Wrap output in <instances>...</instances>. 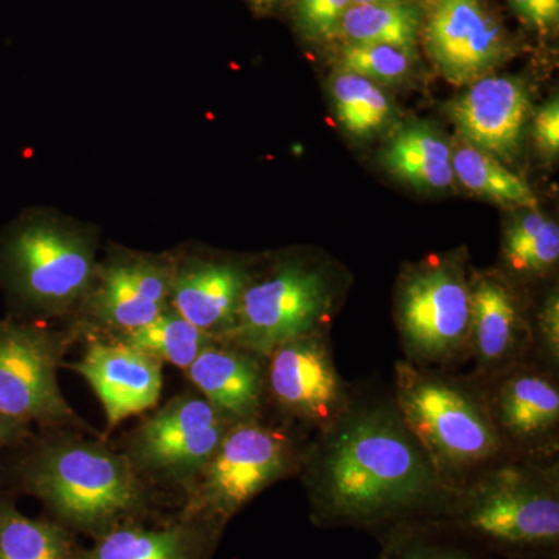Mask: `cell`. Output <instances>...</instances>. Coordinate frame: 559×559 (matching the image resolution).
Instances as JSON below:
<instances>
[{
    "instance_id": "obj_1",
    "label": "cell",
    "mask_w": 559,
    "mask_h": 559,
    "mask_svg": "<svg viewBox=\"0 0 559 559\" xmlns=\"http://www.w3.org/2000/svg\"><path fill=\"white\" fill-rule=\"evenodd\" d=\"M319 528L382 533L437 520L450 492L393 399L353 396L305 444L297 473Z\"/></svg>"
},
{
    "instance_id": "obj_2",
    "label": "cell",
    "mask_w": 559,
    "mask_h": 559,
    "mask_svg": "<svg viewBox=\"0 0 559 559\" xmlns=\"http://www.w3.org/2000/svg\"><path fill=\"white\" fill-rule=\"evenodd\" d=\"M0 487L31 496L44 514L92 540L128 524L175 516L178 503L140 479L130 460L103 433L35 429L0 451Z\"/></svg>"
},
{
    "instance_id": "obj_3",
    "label": "cell",
    "mask_w": 559,
    "mask_h": 559,
    "mask_svg": "<svg viewBox=\"0 0 559 559\" xmlns=\"http://www.w3.org/2000/svg\"><path fill=\"white\" fill-rule=\"evenodd\" d=\"M430 524L507 559L558 557V459L500 460L452 492Z\"/></svg>"
},
{
    "instance_id": "obj_4",
    "label": "cell",
    "mask_w": 559,
    "mask_h": 559,
    "mask_svg": "<svg viewBox=\"0 0 559 559\" xmlns=\"http://www.w3.org/2000/svg\"><path fill=\"white\" fill-rule=\"evenodd\" d=\"M393 384L392 399L401 418L450 496L480 471L511 457L473 374L454 377L401 359Z\"/></svg>"
},
{
    "instance_id": "obj_5",
    "label": "cell",
    "mask_w": 559,
    "mask_h": 559,
    "mask_svg": "<svg viewBox=\"0 0 559 559\" xmlns=\"http://www.w3.org/2000/svg\"><path fill=\"white\" fill-rule=\"evenodd\" d=\"M97 237L64 219L24 215L0 234L9 318L72 325L98 267Z\"/></svg>"
},
{
    "instance_id": "obj_6",
    "label": "cell",
    "mask_w": 559,
    "mask_h": 559,
    "mask_svg": "<svg viewBox=\"0 0 559 559\" xmlns=\"http://www.w3.org/2000/svg\"><path fill=\"white\" fill-rule=\"evenodd\" d=\"M307 441L299 430L267 415L231 425L187 496L180 516L226 532L264 489L297 476Z\"/></svg>"
},
{
    "instance_id": "obj_7",
    "label": "cell",
    "mask_w": 559,
    "mask_h": 559,
    "mask_svg": "<svg viewBox=\"0 0 559 559\" xmlns=\"http://www.w3.org/2000/svg\"><path fill=\"white\" fill-rule=\"evenodd\" d=\"M340 297V283L326 264L280 259L266 271L252 272L234 325L221 342L264 359L285 342L329 334Z\"/></svg>"
},
{
    "instance_id": "obj_8",
    "label": "cell",
    "mask_w": 559,
    "mask_h": 559,
    "mask_svg": "<svg viewBox=\"0 0 559 559\" xmlns=\"http://www.w3.org/2000/svg\"><path fill=\"white\" fill-rule=\"evenodd\" d=\"M230 426L191 385L154 407L114 447L130 460L140 479L182 509Z\"/></svg>"
},
{
    "instance_id": "obj_9",
    "label": "cell",
    "mask_w": 559,
    "mask_h": 559,
    "mask_svg": "<svg viewBox=\"0 0 559 559\" xmlns=\"http://www.w3.org/2000/svg\"><path fill=\"white\" fill-rule=\"evenodd\" d=\"M395 322L411 362L448 370L469 359L471 289L460 257H430L404 272Z\"/></svg>"
},
{
    "instance_id": "obj_10",
    "label": "cell",
    "mask_w": 559,
    "mask_h": 559,
    "mask_svg": "<svg viewBox=\"0 0 559 559\" xmlns=\"http://www.w3.org/2000/svg\"><path fill=\"white\" fill-rule=\"evenodd\" d=\"M72 325L0 319V412L33 429L98 433L62 396L58 370L76 342Z\"/></svg>"
},
{
    "instance_id": "obj_11",
    "label": "cell",
    "mask_w": 559,
    "mask_h": 559,
    "mask_svg": "<svg viewBox=\"0 0 559 559\" xmlns=\"http://www.w3.org/2000/svg\"><path fill=\"white\" fill-rule=\"evenodd\" d=\"M264 380L267 411L304 436L329 428L355 396L334 362L329 334H308L272 349Z\"/></svg>"
},
{
    "instance_id": "obj_12",
    "label": "cell",
    "mask_w": 559,
    "mask_h": 559,
    "mask_svg": "<svg viewBox=\"0 0 559 559\" xmlns=\"http://www.w3.org/2000/svg\"><path fill=\"white\" fill-rule=\"evenodd\" d=\"M176 259L114 250L98 261L94 283L73 329L86 337L119 336L146 325L170 307Z\"/></svg>"
},
{
    "instance_id": "obj_13",
    "label": "cell",
    "mask_w": 559,
    "mask_h": 559,
    "mask_svg": "<svg viewBox=\"0 0 559 559\" xmlns=\"http://www.w3.org/2000/svg\"><path fill=\"white\" fill-rule=\"evenodd\" d=\"M477 381L511 457L558 459L557 373L528 358L496 377Z\"/></svg>"
},
{
    "instance_id": "obj_14",
    "label": "cell",
    "mask_w": 559,
    "mask_h": 559,
    "mask_svg": "<svg viewBox=\"0 0 559 559\" xmlns=\"http://www.w3.org/2000/svg\"><path fill=\"white\" fill-rule=\"evenodd\" d=\"M421 40L443 79L469 86L509 60V33L481 0H429Z\"/></svg>"
},
{
    "instance_id": "obj_15",
    "label": "cell",
    "mask_w": 559,
    "mask_h": 559,
    "mask_svg": "<svg viewBox=\"0 0 559 559\" xmlns=\"http://www.w3.org/2000/svg\"><path fill=\"white\" fill-rule=\"evenodd\" d=\"M84 353L75 362H62V369L79 373L94 390L105 407L108 439L123 419L154 409L164 388V362L106 337H86Z\"/></svg>"
},
{
    "instance_id": "obj_16",
    "label": "cell",
    "mask_w": 559,
    "mask_h": 559,
    "mask_svg": "<svg viewBox=\"0 0 559 559\" xmlns=\"http://www.w3.org/2000/svg\"><path fill=\"white\" fill-rule=\"evenodd\" d=\"M469 289L473 377L488 380L532 358L528 312L513 282L484 272L469 280Z\"/></svg>"
},
{
    "instance_id": "obj_17",
    "label": "cell",
    "mask_w": 559,
    "mask_h": 559,
    "mask_svg": "<svg viewBox=\"0 0 559 559\" xmlns=\"http://www.w3.org/2000/svg\"><path fill=\"white\" fill-rule=\"evenodd\" d=\"M447 112L460 139L496 159L511 162L521 151L532 116V98L521 79L487 75L471 83L450 103Z\"/></svg>"
},
{
    "instance_id": "obj_18",
    "label": "cell",
    "mask_w": 559,
    "mask_h": 559,
    "mask_svg": "<svg viewBox=\"0 0 559 559\" xmlns=\"http://www.w3.org/2000/svg\"><path fill=\"white\" fill-rule=\"evenodd\" d=\"M175 259L171 307L198 329L223 341L234 325L253 271L240 260Z\"/></svg>"
},
{
    "instance_id": "obj_19",
    "label": "cell",
    "mask_w": 559,
    "mask_h": 559,
    "mask_svg": "<svg viewBox=\"0 0 559 559\" xmlns=\"http://www.w3.org/2000/svg\"><path fill=\"white\" fill-rule=\"evenodd\" d=\"M183 373L230 425L266 417L264 359L248 349L216 342Z\"/></svg>"
},
{
    "instance_id": "obj_20",
    "label": "cell",
    "mask_w": 559,
    "mask_h": 559,
    "mask_svg": "<svg viewBox=\"0 0 559 559\" xmlns=\"http://www.w3.org/2000/svg\"><path fill=\"white\" fill-rule=\"evenodd\" d=\"M224 532L193 520L175 516L153 524H128L80 547L79 559H212Z\"/></svg>"
},
{
    "instance_id": "obj_21",
    "label": "cell",
    "mask_w": 559,
    "mask_h": 559,
    "mask_svg": "<svg viewBox=\"0 0 559 559\" xmlns=\"http://www.w3.org/2000/svg\"><path fill=\"white\" fill-rule=\"evenodd\" d=\"M381 159L395 178L418 190H447L454 182L450 142L425 121L401 128L382 151Z\"/></svg>"
},
{
    "instance_id": "obj_22",
    "label": "cell",
    "mask_w": 559,
    "mask_h": 559,
    "mask_svg": "<svg viewBox=\"0 0 559 559\" xmlns=\"http://www.w3.org/2000/svg\"><path fill=\"white\" fill-rule=\"evenodd\" d=\"M79 536L47 514L28 518L0 487V559H79Z\"/></svg>"
},
{
    "instance_id": "obj_23",
    "label": "cell",
    "mask_w": 559,
    "mask_h": 559,
    "mask_svg": "<svg viewBox=\"0 0 559 559\" xmlns=\"http://www.w3.org/2000/svg\"><path fill=\"white\" fill-rule=\"evenodd\" d=\"M423 13L417 2L352 5L336 35L344 36L347 44H380L415 55L421 39Z\"/></svg>"
},
{
    "instance_id": "obj_24",
    "label": "cell",
    "mask_w": 559,
    "mask_h": 559,
    "mask_svg": "<svg viewBox=\"0 0 559 559\" xmlns=\"http://www.w3.org/2000/svg\"><path fill=\"white\" fill-rule=\"evenodd\" d=\"M502 261L513 280L546 278L559 261V227L543 213L525 212L503 234Z\"/></svg>"
},
{
    "instance_id": "obj_25",
    "label": "cell",
    "mask_w": 559,
    "mask_h": 559,
    "mask_svg": "<svg viewBox=\"0 0 559 559\" xmlns=\"http://www.w3.org/2000/svg\"><path fill=\"white\" fill-rule=\"evenodd\" d=\"M452 168L460 183L477 197L507 207H538L535 193L521 176L509 170L502 160L465 140L460 139L457 148L452 151Z\"/></svg>"
},
{
    "instance_id": "obj_26",
    "label": "cell",
    "mask_w": 559,
    "mask_h": 559,
    "mask_svg": "<svg viewBox=\"0 0 559 559\" xmlns=\"http://www.w3.org/2000/svg\"><path fill=\"white\" fill-rule=\"evenodd\" d=\"M110 340L130 345L182 371L189 369L204 349L219 342L183 319L171 305L146 325Z\"/></svg>"
},
{
    "instance_id": "obj_27",
    "label": "cell",
    "mask_w": 559,
    "mask_h": 559,
    "mask_svg": "<svg viewBox=\"0 0 559 559\" xmlns=\"http://www.w3.org/2000/svg\"><path fill=\"white\" fill-rule=\"evenodd\" d=\"M331 97L337 120L355 138L377 134L392 117V103L385 92L355 73H337L331 81Z\"/></svg>"
},
{
    "instance_id": "obj_28",
    "label": "cell",
    "mask_w": 559,
    "mask_h": 559,
    "mask_svg": "<svg viewBox=\"0 0 559 559\" xmlns=\"http://www.w3.org/2000/svg\"><path fill=\"white\" fill-rule=\"evenodd\" d=\"M377 559H484L471 544L430 522H409L380 536Z\"/></svg>"
},
{
    "instance_id": "obj_29",
    "label": "cell",
    "mask_w": 559,
    "mask_h": 559,
    "mask_svg": "<svg viewBox=\"0 0 559 559\" xmlns=\"http://www.w3.org/2000/svg\"><path fill=\"white\" fill-rule=\"evenodd\" d=\"M415 55L380 44H345L341 68L373 83H400L412 72Z\"/></svg>"
},
{
    "instance_id": "obj_30",
    "label": "cell",
    "mask_w": 559,
    "mask_h": 559,
    "mask_svg": "<svg viewBox=\"0 0 559 559\" xmlns=\"http://www.w3.org/2000/svg\"><path fill=\"white\" fill-rule=\"evenodd\" d=\"M532 359L544 369L558 374L559 370V294L550 288L544 294L535 316L530 318Z\"/></svg>"
},
{
    "instance_id": "obj_31",
    "label": "cell",
    "mask_w": 559,
    "mask_h": 559,
    "mask_svg": "<svg viewBox=\"0 0 559 559\" xmlns=\"http://www.w3.org/2000/svg\"><path fill=\"white\" fill-rule=\"evenodd\" d=\"M352 7V0H319L318 7L300 28L307 38L325 39L336 35L345 11Z\"/></svg>"
},
{
    "instance_id": "obj_32",
    "label": "cell",
    "mask_w": 559,
    "mask_h": 559,
    "mask_svg": "<svg viewBox=\"0 0 559 559\" xmlns=\"http://www.w3.org/2000/svg\"><path fill=\"white\" fill-rule=\"evenodd\" d=\"M533 138L540 153L555 157L559 151V102L551 98L536 110L533 119Z\"/></svg>"
},
{
    "instance_id": "obj_33",
    "label": "cell",
    "mask_w": 559,
    "mask_h": 559,
    "mask_svg": "<svg viewBox=\"0 0 559 559\" xmlns=\"http://www.w3.org/2000/svg\"><path fill=\"white\" fill-rule=\"evenodd\" d=\"M510 3L522 20L540 32L558 24L559 0H510Z\"/></svg>"
},
{
    "instance_id": "obj_34",
    "label": "cell",
    "mask_w": 559,
    "mask_h": 559,
    "mask_svg": "<svg viewBox=\"0 0 559 559\" xmlns=\"http://www.w3.org/2000/svg\"><path fill=\"white\" fill-rule=\"evenodd\" d=\"M31 426L20 425L0 412V451L16 447L33 432Z\"/></svg>"
},
{
    "instance_id": "obj_35",
    "label": "cell",
    "mask_w": 559,
    "mask_h": 559,
    "mask_svg": "<svg viewBox=\"0 0 559 559\" xmlns=\"http://www.w3.org/2000/svg\"><path fill=\"white\" fill-rule=\"evenodd\" d=\"M318 3L319 0H294V17H296L299 28L304 27Z\"/></svg>"
},
{
    "instance_id": "obj_36",
    "label": "cell",
    "mask_w": 559,
    "mask_h": 559,
    "mask_svg": "<svg viewBox=\"0 0 559 559\" xmlns=\"http://www.w3.org/2000/svg\"><path fill=\"white\" fill-rule=\"evenodd\" d=\"M255 9L259 10H270L272 7L277 5L280 0H249Z\"/></svg>"
},
{
    "instance_id": "obj_37",
    "label": "cell",
    "mask_w": 559,
    "mask_h": 559,
    "mask_svg": "<svg viewBox=\"0 0 559 559\" xmlns=\"http://www.w3.org/2000/svg\"><path fill=\"white\" fill-rule=\"evenodd\" d=\"M415 0H352V5H364V3H404Z\"/></svg>"
},
{
    "instance_id": "obj_38",
    "label": "cell",
    "mask_w": 559,
    "mask_h": 559,
    "mask_svg": "<svg viewBox=\"0 0 559 559\" xmlns=\"http://www.w3.org/2000/svg\"><path fill=\"white\" fill-rule=\"evenodd\" d=\"M522 559H558V557H539V558H522Z\"/></svg>"
}]
</instances>
